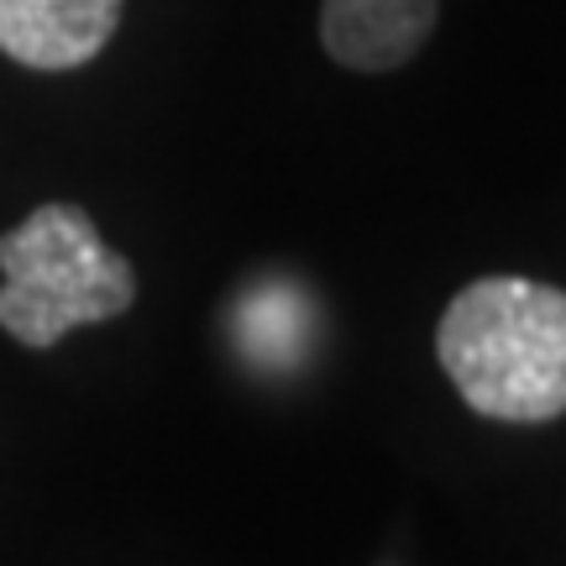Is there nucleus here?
Instances as JSON below:
<instances>
[{
	"label": "nucleus",
	"instance_id": "nucleus-1",
	"mask_svg": "<svg viewBox=\"0 0 566 566\" xmlns=\"http://www.w3.org/2000/svg\"><path fill=\"white\" fill-rule=\"evenodd\" d=\"M436 357L483 420H556L566 415V289L509 273L467 283L436 325Z\"/></svg>",
	"mask_w": 566,
	"mask_h": 566
},
{
	"label": "nucleus",
	"instance_id": "nucleus-2",
	"mask_svg": "<svg viewBox=\"0 0 566 566\" xmlns=\"http://www.w3.org/2000/svg\"><path fill=\"white\" fill-rule=\"evenodd\" d=\"M0 331L32 352L137 304V273L80 205H38L0 237Z\"/></svg>",
	"mask_w": 566,
	"mask_h": 566
},
{
	"label": "nucleus",
	"instance_id": "nucleus-3",
	"mask_svg": "<svg viewBox=\"0 0 566 566\" xmlns=\"http://www.w3.org/2000/svg\"><path fill=\"white\" fill-rule=\"evenodd\" d=\"M122 0H0V53L63 74L80 69L116 38Z\"/></svg>",
	"mask_w": 566,
	"mask_h": 566
},
{
	"label": "nucleus",
	"instance_id": "nucleus-4",
	"mask_svg": "<svg viewBox=\"0 0 566 566\" xmlns=\"http://www.w3.org/2000/svg\"><path fill=\"white\" fill-rule=\"evenodd\" d=\"M436 17L441 0H321V42L342 69L388 74L430 42Z\"/></svg>",
	"mask_w": 566,
	"mask_h": 566
},
{
	"label": "nucleus",
	"instance_id": "nucleus-5",
	"mask_svg": "<svg viewBox=\"0 0 566 566\" xmlns=\"http://www.w3.org/2000/svg\"><path fill=\"white\" fill-rule=\"evenodd\" d=\"M310 331H315V310L289 283L252 289L237 310V342L263 367H294L310 352Z\"/></svg>",
	"mask_w": 566,
	"mask_h": 566
}]
</instances>
